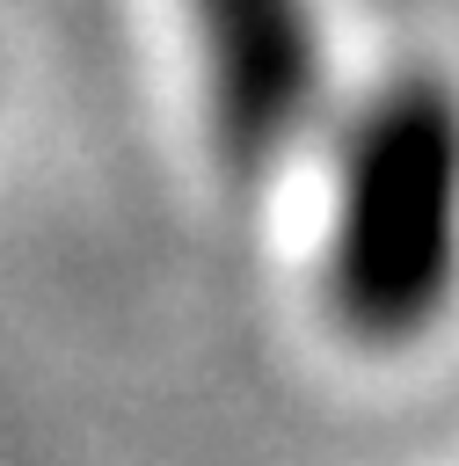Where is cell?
I'll list each match as a JSON object with an SVG mask.
<instances>
[{"label":"cell","mask_w":459,"mask_h":466,"mask_svg":"<svg viewBox=\"0 0 459 466\" xmlns=\"http://www.w3.org/2000/svg\"><path fill=\"white\" fill-rule=\"evenodd\" d=\"M452 284H459V102L437 80H401L357 116L342 146L328 291L357 335L401 342L444 313Z\"/></svg>","instance_id":"6da1fadb"},{"label":"cell","mask_w":459,"mask_h":466,"mask_svg":"<svg viewBox=\"0 0 459 466\" xmlns=\"http://www.w3.org/2000/svg\"><path fill=\"white\" fill-rule=\"evenodd\" d=\"M226 167L277 160L321 109V29L306 0H182Z\"/></svg>","instance_id":"7a4b0ae2"}]
</instances>
